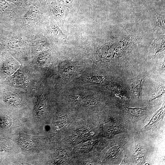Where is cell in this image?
I'll return each instance as SVG.
<instances>
[{"instance_id":"1","label":"cell","mask_w":165,"mask_h":165,"mask_svg":"<svg viewBox=\"0 0 165 165\" xmlns=\"http://www.w3.org/2000/svg\"><path fill=\"white\" fill-rule=\"evenodd\" d=\"M153 24L160 34H165V16L157 13L155 9L151 12Z\"/></svg>"},{"instance_id":"2","label":"cell","mask_w":165,"mask_h":165,"mask_svg":"<svg viewBox=\"0 0 165 165\" xmlns=\"http://www.w3.org/2000/svg\"><path fill=\"white\" fill-rule=\"evenodd\" d=\"M124 108L130 117L136 120L142 116L147 110L146 107L142 108H132L124 107Z\"/></svg>"},{"instance_id":"3","label":"cell","mask_w":165,"mask_h":165,"mask_svg":"<svg viewBox=\"0 0 165 165\" xmlns=\"http://www.w3.org/2000/svg\"><path fill=\"white\" fill-rule=\"evenodd\" d=\"M163 108H161L152 117L149 123L142 128L143 131L149 130L163 118L164 112Z\"/></svg>"},{"instance_id":"4","label":"cell","mask_w":165,"mask_h":165,"mask_svg":"<svg viewBox=\"0 0 165 165\" xmlns=\"http://www.w3.org/2000/svg\"><path fill=\"white\" fill-rule=\"evenodd\" d=\"M152 45L155 46V53L154 56L160 52L164 50L165 49V35L158 36L155 40Z\"/></svg>"},{"instance_id":"5","label":"cell","mask_w":165,"mask_h":165,"mask_svg":"<svg viewBox=\"0 0 165 165\" xmlns=\"http://www.w3.org/2000/svg\"><path fill=\"white\" fill-rule=\"evenodd\" d=\"M142 86V79L134 81L130 85L131 91L139 99L141 98Z\"/></svg>"},{"instance_id":"6","label":"cell","mask_w":165,"mask_h":165,"mask_svg":"<svg viewBox=\"0 0 165 165\" xmlns=\"http://www.w3.org/2000/svg\"><path fill=\"white\" fill-rule=\"evenodd\" d=\"M5 100L7 103L15 106H19L21 102L20 97L14 94L7 95L5 97Z\"/></svg>"},{"instance_id":"7","label":"cell","mask_w":165,"mask_h":165,"mask_svg":"<svg viewBox=\"0 0 165 165\" xmlns=\"http://www.w3.org/2000/svg\"><path fill=\"white\" fill-rule=\"evenodd\" d=\"M120 145H115L110 148L107 152L106 156L107 158H111L117 156L121 149Z\"/></svg>"},{"instance_id":"8","label":"cell","mask_w":165,"mask_h":165,"mask_svg":"<svg viewBox=\"0 0 165 165\" xmlns=\"http://www.w3.org/2000/svg\"><path fill=\"white\" fill-rule=\"evenodd\" d=\"M11 120L8 117L0 116V127L3 128H8L12 124Z\"/></svg>"},{"instance_id":"9","label":"cell","mask_w":165,"mask_h":165,"mask_svg":"<svg viewBox=\"0 0 165 165\" xmlns=\"http://www.w3.org/2000/svg\"><path fill=\"white\" fill-rule=\"evenodd\" d=\"M46 102L43 100H40L38 103L36 109V114L41 115L44 112L45 108Z\"/></svg>"},{"instance_id":"10","label":"cell","mask_w":165,"mask_h":165,"mask_svg":"<svg viewBox=\"0 0 165 165\" xmlns=\"http://www.w3.org/2000/svg\"><path fill=\"white\" fill-rule=\"evenodd\" d=\"M19 143L24 148H30L31 145L28 140L25 139H20L18 140Z\"/></svg>"},{"instance_id":"11","label":"cell","mask_w":165,"mask_h":165,"mask_svg":"<svg viewBox=\"0 0 165 165\" xmlns=\"http://www.w3.org/2000/svg\"><path fill=\"white\" fill-rule=\"evenodd\" d=\"M164 93V87H161L160 88V90L155 94L153 96L152 100L155 99L160 97Z\"/></svg>"},{"instance_id":"12","label":"cell","mask_w":165,"mask_h":165,"mask_svg":"<svg viewBox=\"0 0 165 165\" xmlns=\"http://www.w3.org/2000/svg\"><path fill=\"white\" fill-rule=\"evenodd\" d=\"M0 7L4 9H7L10 7V6L6 0H0Z\"/></svg>"},{"instance_id":"13","label":"cell","mask_w":165,"mask_h":165,"mask_svg":"<svg viewBox=\"0 0 165 165\" xmlns=\"http://www.w3.org/2000/svg\"><path fill=\"white\" fill-rule=\"evenodd\" d=\"M64 4L66 5H70L73 4L75 0H59Z\"/></svg>"},{"instance_id":"14","label":"cell","mask_w":165,"mask_h":165,"mask_svg":"<svg viewBox=\"0 0 165 165\" xmlns=\"http://www.w3.org/2000/svg\"><path fill=\"white\" fill-rule=\"evenodd\" d=\"M4 148L0 144V151H4Z\"/></svg>"}]
</instances>
